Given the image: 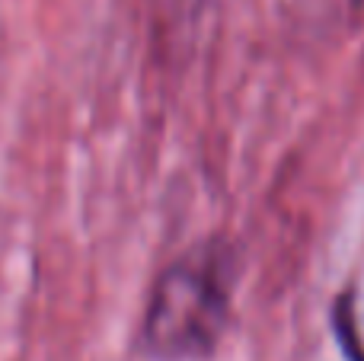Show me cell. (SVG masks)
Segmentation results:
<instances>
[{"instance_id":"6da1fadb","label":"cell","mask_w":364,"mask_h":361,"mask_svg":"<svg viewBox=\"0 0 364 361\" xmlns=\"http://www.w3.org/2000/svg\"><path fill=\"white\" fill-rule=\"evenodd\" d=\"M237 259L224 240H205L157 275L138 349L154 361H208L230 323Z\"/></svg>"},{"instance_id":"7a4b0ae2","label":"cell","mask_w":364,"mask_h":361,"mask_svg":"<svg viewBox=\"0 0 364 361\" xmlns=\"http://www.w3.org/2000/svg\"><path fill=\"white\" fill-rule=\"evenodd\" d=\"M333 333L339 343L346 361H364V343L358 336V323H355V294L346 291L336 298L333 304Z\"/></svg>"}]
</instances>
